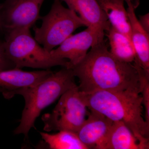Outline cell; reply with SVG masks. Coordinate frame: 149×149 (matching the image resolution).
Masks as SVG:
<instances>
[{
    "instance_id": "10",
    "label": "cell",
    "mask_w": 149,
    "mask_h": 149,
    "mask_svg": "<svg viewBox=\"0 0 149 149\" xmlns=\"http://www.w3.org/2000/svg\"><path fill=\"white\" fill-rule=\"evenodd\" d=\"M68 8L77 13L88 27L104 38L111 25L109 20L97 0H61Z\"/></svg>"
},
{
    "instance_id": "5",
    "label": "cell",
    "mask_w": 149,
    "mask_h": 149,
    "mask_svg": "<svg viewBox=\"0 0 149 149\" xmlns=\"http://www.w3.org/2000/svg\"><path fill=\"white\" fill-rule=\"evenodd\" d=\"M40 19L41 27L33 28L34 38L49 52L61 45L76 29L88 27L74 11L63 6L61 0H54L49 13Z\"/></svg>"
},
{
    "instance_id": "18",
    "label": "cell",
    "mask_w": 149,
    "mask_h": 149,
    "mask_svg": "<svg viewBox=\"0 0 149 149\" xmlns=\"http://www.w3.org/2000/svg\"><path fill=\"white\" fill-rule=\"evenodd\" d=\"M15 68L6 54L3 41L0 40V70L11 69Z\"/></svg>"
},
{
    "instance_id": "6",
    "label": "cell",
    "mask_w": 149,
    "mask_h": 149,
    "mask_svg": "<svg viewBox=\"0 0 149 149\" xmlns=\"http://www.w3.org/2000/svg\"><path fill=\"white\" fill-rule=\"evenodd\" d=\"M78 86L63 93L50 113L43 115L44 130H68L76 133L86 119L88 113Z\"/></svg>"
},
{
    "instance_id": "15",
    "label": "cell",
    "mask_w": 149,
    "mask_h": 149,
    "mask_svg": "<svg viewBox=\"0 0 149 149\" xmlns=\"http://www.w3.org/2000/svg\"><path fill=\"white\" fill-rule=\"evenodd\" d=\"M105 35L109 41V52L115 58L125 63H133L135 61L136 54L129 38L111 26Z\"/></svg>"
},
{
    "instance_id": "3",
    "label": "cell",
    "mask_w": 149,
    "mask_h": 149,
    "mask_svg": "<svg viewBox=\"0 0 149 149\" xmlns=\"http://www.w3.org/2000/svg\"><path fill=\"white\" fill-rule=\"evenodd\" d=\"M75 77L71 68L63 67L36 85L12 91L3 96L9 99L15 95H20L25 101L20 123L14 131V134H22L25 138H28L29 131L31 128H35V120L42 111L67 91L77 85Z\"/></svg>"
},
{
    "instance_id": "22",
    "label": "cell",
    "mask_w": 149,
    "mask_h": 149,
    "mask_svg": "<svg viewBox=\"0 0 149 149\" xmlns=\"http://www.w3.org/2000/svg\"><path fill=\"white\" fill-rule=\"evenodd\" d=\"M124 1H125L126 3L129 2L130 1V0H123Z\"/></svg>"
},
{
    "instance_id": "2",
    "label": "cell",
    "mask_w": 149,
    "mask_h": 149,
    "mask_svg": "<svg viewBox=\"0 0 149 149\" xmlns=\"http://www.w3.org/2000/svg\"><path fill=\"white\" fill-rule=\"evenodd\" d=\"M81 92L91 111L103 115L113 121L124 123L140 143L149 149V124L143 117L140 94L129 91Z\"/></svg>"
},
{
    "instance_id": "4",
    "label": "cell",
    "mask_w": 149,
    "mask_h": 149,
    "mask_svg": "<svg viewBox=\"0 0 149 149\" xmlns=\"http://www.w3.org/2000/svg\"><path fill=\"white\" fill-rule=\"evenodd\" d=\"M5 35L6 54L15 68L47 70L61 66L69 68L68 61L53 56L32 37L30 29H17Z\"/></svg>"
},
{
    "instance_id": "20",
    "label": "cell",
    "mask_w": 149,
    "mask_h": 149,
    "mask_svg": "<svg viewBox=\"0 0 149 149\" xmlns=\"http://www.w3.org/2000/svg\"><path fill=\"white\" fill-rule=\"evenodd\" d=\"M130 2L135 9L139 6L140 4V0H130Z\"/></svg>"
},
{
    "instance_id": "7",
    "label": "cell",
    "mask_w": 149,
    "mask_h": 149,
    "mask_svg": "<svg viewBox=\"0 0 149 149\" xmlns=\"http://www.w3.org/2000/svg\"><path fill=\"white\" fill-rule=\"evenodd\" d=\"M45 0H5L0 9V31L7 34L17 29H30L40 19Z\"/></svg>"
},
{
    "instance_id": "23",
    "label": "cell",
    "mask_w": 149,
    "mask_h": 149,
    "mask_svg": "<svg viewBox=\"0 0 149 149\" xmlns=\"http://www.w3.org/2000/svg\"><path fill=\"white\" fill-rule=\"evenodd\" d=\"M2 6V3H0V9H1V7Z\"/></svg>"
},
{
    "instance_id": "13",
    "label": "cell",
    "mask_w": 149,
    "mask_h": 149,
    "mask_svg": "<svg viewBox=\"0 0 149 149\" xmlns=\"http://www.w3.org/2000/svg\"><path fill=\"white\" fill-rule=\"evenodd\" d=\"M112 27L131 40L130 19L124 7L123 0H97Z\"/></svg>"
},
{
    "instance_id": "11",
    "label": "cell",
    "mask_w": 149,
    "mask_h": 149,
    "mask_svg": "<svg viewBox=\"0 0 149 149\" xmlns=\"http://www.w3.org/2000/svg\"><path fill=\"white\" fill-rule=\"evenodd\" d=\"M53 72L50 69L26 71L20 68L0 70V87L5 90L3 95L12 91L36 85Z\"/></svg>"
},
{
    "instance_id": "16",
    "label": "cell",
    "mask_w": 149,
    "mask_h": 149,
    "mask_svg": "<svg viewBox=\"0 0 149 149\" xmlns=\"http://www.w3.org/2000/svg\"><path fill=\"white\" fill-rule=\"evenodd\" d=\"M43 141L51 149H88L76 133L61 130L55 134L40 132Z\"/></svg>"
},
{
    "instance_id": "14",
    "label": "cell",
    "mask_w": 149,
    "mask_h": 149,
    "mask_svg": "<svg viewBox=\"0 0 149 149\" xmlns=\"http://www.w3.org/2000/svg\"><path fill=\"white\" fill-rule=\"evenodd\" d=\"M105 149H148L122 121H113Z\"/></svg>"
},
{
    "instance_id": "1",
    "label": "cell",
    "mask_w": 149,
    "mask_h": 149,
    "mask_svg": "<svg viewBox=\"0 0 149 149\" xmlns=\"http://www.w3.org/2000/svg\"><path fill=\"white\" fill-rule=\"evenodd\" d=\"M70 68L79 79L78 88L83 93L129 91L140 94L139 74L134 65L115 58L104 40L93 45L85 58Z\"/></svg>"
},
{
    "instance_id": "12",
    "label": "cell",
    "mask_w": 149,
    "mask_h": 149,
    "mask_svg": "<svg viewBox=\"0 0 149 149\" xmlns=\"http://www.w3.org/2000/svg\"><path fill=\"white\" fill-rule=\"evenodd\" d=\"M128 5L127 13L131 28V41L136 54L135 61L149 72V34L139 24L134 8L130 2Z\"/></svg>"
},
{
    "instance_id": "9",
    "label": "cell",
    "mask_w": 149,
    "mask_h": 149,
    "mask_svg": "<svg viewBox=\"0 0 149 149\" xmlns=\"http://www.w3.org/2000/svg\"><path fill=\"white\" fill-rule=\"evenodd\" d=\"M113 122L103 115L91 111L76 133L88 149H105Z\"/></svg>"
},
{
    "instance_id": "21",
    "label": "cell",
    "mask_w": 149,
    "mask_h": 149,
    "mask_svg": "<svg viewBox=\"0 0 149 149\" xmlns=\"http://www.w3.org/2000/svg\"><path fill=\"white\" fill-rule=\"evenodd\" d=\"M5 90L4 89L0 87V93H3L4 92H5Z\"/></svg>"
},
{
    "instance_id": "19",
    "label": "cell",
    "mask_w": 149,
    "mask_h": 149,
    "mask_svg": "<svg viewBox=\"0 0 149 149\" xmlns=\"http://www.w3.org/2000/svg\"><path fill=\"white\" fill-rule=\"evenodd\" d=\"M139 22L143 29L149 34V13L139 15Z\"/></svg>"
},
{
    "instance_id": "8",
    "label": "cell",
    "mask_w": 149,
    "mask_h": 149,
    "mask_svg": "<svg viewBox=\"0 0 149 149\" xmlns=\"http://www.w3.org/2000/svg\"><path fill=\"white\" fill-rule=\"evenodd\" d=\"M104 40L95 31L87 27L82 32L70 35L50 52L54 57L68 59L70 68L85 58L90 48Z\"/></svg>"
},
{
    "instance_id": "17",
    "label": "cell",
    "mask_w": 149,
    "mask_h": 149,
    "mask_svg": "<svg viewBox=\"0 0 149 149\" xmlns=\"http://www.w3.org/2000/svg\"><path fill=\"white\" fill-rule=\"evenodd\" d=\"M133 63L139 74L140 93L145 109V119L149 124V72L143 69L137 62Z\"/></svg>"
}]
</instances>
